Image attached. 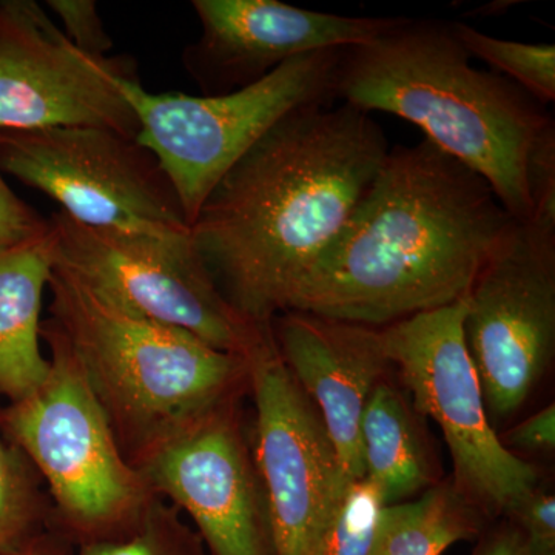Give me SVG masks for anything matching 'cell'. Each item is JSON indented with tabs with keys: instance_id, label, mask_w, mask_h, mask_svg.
Segmentation results:
<instances>
[{
	"instance_id": "obj_21",
	"label": "cell",
	"mask_w": 555,
	"mask_h": 555,
	"mask_svg": "<svg viewBox=\"0 0 555 555\" xmlns=\"http://www.w3.org/2000/svg\"><path fill=\"white\" fill-rule=\"evenodd\" d=\"M75 555H207L195 529L177 507L158 499L142 524L124 539L76 547Z\"/></svg>"
},
{
	"instance_id": "obj_25",
	"label": "cell",
	"mask_w": 555,
	"mask_h": 555,
	"mask_svg": "<svg viewBox=\"0 0 555 555\" xmlns=\"http://www.w3.org/2000/svg\"><path fill=\"white\" fill-rule=\"evenodd\" d=\"M531 219L555 224V124L537 139L526 170Z\"/></svg>"
},
{
	"instance_id": "obj_11",
	"label": "cell",
	"mask_w": 555,
	"mask_h": 555,
	"mask_svg": "<svg viewBox=\"0 0 555 555\" xmlns=\"http://www.w3.org/2000/svg\"><path fill=\"white\" fill-rule=\"evenodd\" d=\"M251 448L272 521L275 555H317L321 534L350 478L327 427L268 341L248 357Z\"/></svg>"
},
{
	"instance_id": "obj_24",
	"label": "cell",
	"mask_w": 555,
	"mask_h": 555,
	"mask_svg": "<svg viewBox=\"0 0 555 555\" xmlns=\"http://www.w3.org/2000/svg\"><path fill=\"white\" fill-rule=\"evenodd\" d=\"M525 537L531 555H555V496L542 486L505 517Z\"/></svg>"
},
{
	"instance_id": "obj_9",
	"label": "cell",
	"mask_w": 555,
	"mask_h": 555,
	"mask_svg": "<svg viewBox=\"0 0 555 555\" xmlns=\"http://www.w3.org/2000/svg\"><path fill=\"white\" fill-rule=\"evenodd\" d=\"M56 264L119 308L182 328L222 352L250 357L272 337L225 299L192 238L167 240L49 219Z\"/></svg>"
},
{
	"instance_id": "obj_18",
	"label": "cell",
	"mask_w": 555,
	"mask_h": 555,
	"mask_svg": "<svg viewBox=\"0 0 555 555\" xmlns=\"http://www.w3.org/2000/svg\"><path fill=\"white\" fill-rule=\"evenodd\" d=\"M491 525L443 478L418 499L383 507L369 555H443L460 542H476Z\"/></svg>"
},
{
	"instance_id": "obj_28",
	"label": "cell",
	"mask_w": 555,
	"mask_h": 555,
	"mask_svg": "<svg viewBox=\"0 0 555 555\" xmlns=\"http://www.w3.org/2000/svg\"><path fill=\"white\" fill-rule=\"evenodd\" d=\"M470 555H531L525 537L506 518H500L485 529L476 540Z\"/></svg>"
},
{
	"instance_id": "obj_15",
	"label": "cell",
	"mask_w": 555,
	"mask_h": 555,
	"mask_svg": "<svg viewBox=\"0 0 555 555\" xmlns=\"http://www.w3.org/2000/svg\"><path fill=\"white\" fill-rule=\"evenodd\" d=\"M278 353L320 411L350 480L364 478L361 418L372 389L396 374L379 328L288 310L272 321Z\"/></svg>"
},
{
	"instance_id": "obj_20",
	"label": "cell",
	"mask_w": 555,
	"mask_h": 555,
	"mask_svg": "<svg viewBox=\"0 0 555 555\" xmlns=\"http://www.w3.org/2000/svg\"><path fill=\"white\" fill-rule=\"evenodd\" d=\"M460 46L470 57L486 62L489 67L513 80L540 104L555 101L554 43H525L494 38L476 30L465 22H451Z\"/></svg>"
},
{
	"instance_id": "obj_27",
	"label": "cell",
	"mask_w": 555,
	"mask_h": 555,
	"mask_svg": "<svg viewBox=\"0 0 555 555\" xmlns=\"http://www.w3.org/2000/svg\"><path fill=\"white\" fill-rule=\"evenodd\" d=\"M503 447L516 454V451L529 454H553L555 449V404L540 409L534 415L524 420L520 425L499 436ZM517 455V454H516Z\"/></svg>"
},
{
	"instance_id": "obj_19",
	"label": "cell",
	"mask_w": 555,
	"mask_h": 555,
	"mask_svg": "<svg viewBox=\"0 0 555 555\" xmlns=\"http://www.w3.org/2000/svg\"><path fill=\"white\" fill-rule=\"evenodd\" d=\"M50 526L51 505L42 478L0 433V554Z\"/></svg>"
},
{
	"instance_id": "obj_8",
	"label": "cell",
	"mask_w": 555,
	"mask_h": 555,
	"mask_svg": "<svg viewBox=\"0 0 555 555\" xmlns=\"http://www.w3.org/2000/svg\"><path fill=\"white\" fill-rule=\"evenodd\" d=\"M0 169L89 228L192 238L170 179L137 138L101 127L0 131Z\"/></svg>"
},
{
	"instance_id": "obj_12",
	"label": "cell",
	"mask_w": 555,
	"mask_h": 555,
	"mask_svg": "<svg viewBox=\"0 0 555 555\" xmlns=\"http://www.w3.org/2000/svg\"><path fill=\"white\" fill-rule=\"evenodd\" d=\"M244 400L215 409L138 467L156 495L188 514L207 555H275Z\"/></svg>"
},
{
	"instance_id": "obj_2",
	"label": "cell",
	"mask_w": 555,
	"mask_h": 555,
	"mask_svg": "<svg viewBox=\"0 0 555 555\" xmlns=\"http://www.w3.org/2000/svg\"><path fill=\"white\" fill-rule=\"evenodd\" d=\"M514 221L480 175L426 138L390 149L286 312L382 328L447 308Z\"/></svg>"
},
{
	"instance_id": "obj_4",
	"label": "cell",
	"mask_w": 555,
	"mask_h": 555,
	"mask_svg": "<svg viewBox=\"0 0 555 555\" xmlns=\"http://www.w3.org/2000/svg\"><path fill=\"white\" fill-rule=\"evenodd\" d=\"M49 291V320L137 469L215 409L248 398V357L119 308L62 266Z\"/></svg>"
},
{
	"instance_id": "obj_17",
	"label": "cell",
	"mask_w": 555,
	"mask_h": 555,
	"mask_svg": "<svg viewBox=\"0 0 555 555\" xmlns=\"http://www.w3.org/2000/svg\"><path fill=\"white\" fill-rule=\"evenodd\" d=\"M390 377L372 389L360 429L364 478L377 486L386 506L408 502L443 480L425 416Z\"/></svg>"
},
{
	"instance_id": "obj_23",
	"label": "cell",
	"mask_w": 555,
	"mask_h": 555,
	"mask_svg": "<svg viewBox=\"0 0 555 555\" xmlns=\"http://www.w3.org/2000/svg\"><path fill=\"white\" fill-rule=\"evenodd\" d=\"M47 5L60 17L61 30L69 42L82 53L105 57V53L113 49V40L93 0H49Z\"/></svg>"
},
{
	"instance_id": "obj_1",
	"label": "cell",
	"mask_w": 555,
	"mask_h": 555,
	"mask_svg": "<svg viewBox=\"0 0 555 555\" xmlns=\"http://www.w3.org/2000/svg\"><path fill=\"white\" fill-rule=\"evenodd\" d=\"M372 115L334 102L294 109L211 190L190 228L219 291L259 327L286 312L389 155Z\"/></svg>"
},
{
	"instance_id": "obj_10",
	"label": "cell",
	"mask_w": 555,
	"mask_h": 555,
	"mask_svg": "<svg viewBox=\"0 0 555 555\" xmlns=\"http://www.w3.org/2000/svg\"><path fill=\"white\" fill-rule=\"evenodd\" d=\"M463 332L489 422L525 406L555 353V224L514 221L467 292Z\"/></svg>"
},
{
	"instance_id": "obj_7",
	"label": "cell",
	"mask_w": 555,
	"mask_h": 555,
	"mask_svg": "<svg viewBox=\"0 0 555 555\" xmlns=\"http://www.w3.org/2000/svg\"><path fill=\"white\" fill-rule=\"evenodd\" d=\"M466 302H454L379 328L383 349L412 404L433 418L452 456L451 481L491 524L535 491L542 473L507 451L489 422L465 341Z\"/></svg>"
},
{
	"instance_id": "obj_14",
	"label": "cell",
	"mask_w": 555,
	"mask_h": 555,
	"mask_svg": "<svg viewBox=\"0 0 555 555\" xmlns=\"http://www.w3.org/2000/svg\"><path fill=\"white\" fill-rule=\"evenodd\" d=\"M201 35L182 54L203 94L232 93L312 51L371 42L404 17H350L280 0H193Z\"/></svg>"
},
{
	"instance_id": "obj_29",
	"label": "cell",
	"mask_w": 555,
	"mask_h": 555,
	"mask_svg": "<svg viewBox=\"0 0 555 555\" xmlns=\"http://www.w3.org/2000/svg\"><path fill=\"white\" fill-rule=\"evenodd\" d=\"M76 546L53 526L0 555H75Z\"/></svg>"
},
{
	"instance_id": "obj_5",
	"label": "cell",
	"mask_w": 555,
	"mask_h": 555,
	"mask_svg": "<svg viewBox=\"0 0 555 555\" xmlns=\"http://www.w3.org/2000/svg\"><path fill=\"white\" fill-rule=\"evenodd\" d=\"M46 382L0 408V433L42 478L51 526L76 547L130 535L160 496L130 465L60 328L42 321Z\"/></svg>"
},
{
	"instance_id": "obj_6",
	"label": "cell",
	"mask_w": 555,
	"mask_h": 555,
	"mask_svg": "<svg viewBox=\"0 0 555 555\" xmlns=\"http://www.w3.org/2000/svg\"><path fill=\"white\" fill-rule=\"evenodd\" d=\"M347 47L301 54L232 93H152L122 73L115 83L133 109L138 142L170 179L190 228L211 190L273 126L294 109L337 102Z\"/></svg>"
},
{
	"instance_id": "obj_22",
	"label": "cell",
	"mask_w": 555,
	"mask_h": 555,
	"mask_svg": "<svg viewBox=\"0 0 555 555\" xmlns=\"http://www.w3.org/2000/svg\"><path fill=\"white\" fill-rule=\"evenodd\" d=\"M385 506L367 478L350 481L321 534L317 555H369Z\"/></svg>"
},
{
	"instance_id": "obj_13",
	"label": "cell",
	"mask_w": 555,
	"mask_h": 555,
	"mask_svg": "<svg viewBox=\"0 0 555 555\" xmlns=\"http://www.w3.org/2000/svg\"><path fill=\"white\" fill-rule=\"evenodd\" d=\"M109 57L82 53L35 0H0V131L101 127L137 138Z\"/></svg>"
},
{
	"instance_id": "obj_16",
	"label": "cell",
	"mask_w": 555,
	"mask_h": 555,
	"mask_svg": "<svg viewBox=\"0 0 555 555\" xmlns=\"http://www.w3.org/2000/svg\"><path fill=\"white\" fill-rule=\"evenodd\" d=\"M54 266L50 222L35 238L0 250V396L9 403L35 392L50 372L40 313Z\"/></svg>"
},
{
	"instance_id": "obj_26",
	"label": "cell",
	"mask_w": 555,
	"mask_h": 555,
	"mask_svg": "<svg viewBox=\"0 0 555 555\" xmlns=\"http://www.w3.org/2000/svg\"><path fill=\"white\" fill-rule=\"evenodd\" d=\"M47 228L49 219L40 218L11 190L0 169V250L35 238Z\"/></svg>"
},
{
	"instance_id": "obj_3",
	"label": "cell",
	"mask_w": 555,
	"mask_h": 555,
	"mask_svg": "<svg viewBox=\"0 0 555 555\" xmlns=\"http://www.w3.org/2000/svg\"><path fill=\"white\" fill-rule=\"evenodd\" d=\"M335 94L369 115L414 124L480 175L511 217L531 219L528 159L553 115L513 80L473 67L451 22L404 17L379 38L347 47Z\"/></svg>"
}]
</instances>
